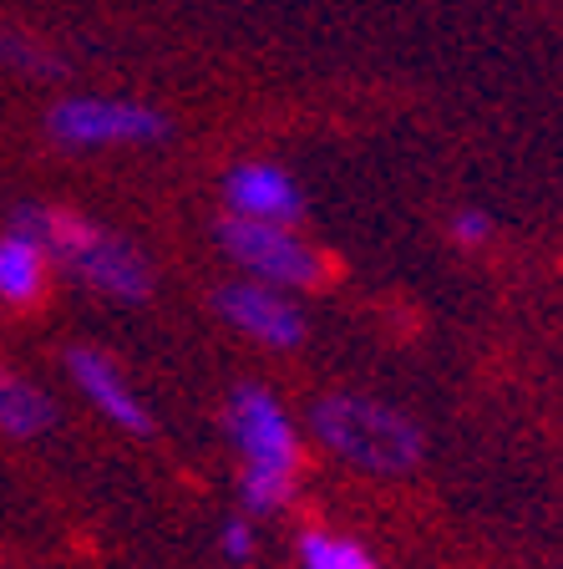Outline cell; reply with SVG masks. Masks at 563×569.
Returning <instances> with one entry per match:
<instances>
[{
    "instance_id": "6da1fadb",
    "label": "cell",
    "mask_w": 563,
    "mask_h": 569,
    "mask_svg": "<svg viewBox=\"0 0 563 569\" xmlns=\"http://www.w3.org/2000/svg\"><path fill=\"white\" fill-rule=\"evenodd\" d=\"M6 229L31 234L71 280H82L87 290H97V296L128 300V306L153 296V264L142 260V249H132L122 234L92 224L82 213L47 209V203H21Z\"/></svg>"
},
{
    "instance_id": "7a4b0ae2",
    "label": "cell",
    "mask_w": 563,
    "mask_h": 569,
    "mask_svg": "<svg viewBox=\"0 0 563 569\" xmlns=\"http://www.w3.org/2000/svg\"><path fill=\"white\" fill-rule=\"evenodd\" d=\"M310 432L320 448L335 452L341 462L361 468V473H411L422 462V427L411 422L401 407L361 397V391H330L315 397L310 407Z\"/></svg>"
},
{
    "instance_id": "3957f363",
    "label": "cell",
    "mask_w": 563,
    "mask_h": 569,
    "mask_svg": "<svg viewBox=\"0 0 563 569\" xmlns=\"http://www.w3.org/2000/svg\"><path fill=\"white\" fill-rule=\"evenodd\" d=\"M229 438H234L244 473H239V493L254 513H274L294 498V473H300V442L264 387H239L229 397Z\"/></svg>"
},
{
    "instance_id": "277c9868",
    "label": "cell",
    "mask_w": 563,
    "mask_h": 569,
    "mask_svg": "<svg viewBox=\"0 0 563 569\" xmlns=\"http://www.w3.org/2000/svg\"><path fill=\"white\" fill-rule=\"evenodd\" d=\"M219 244H223V254L244 270V280L274 284V290H310V284L325 280V260L294 234V224H270V219L223 213Z\"/></svg>"
},
{
    "instance_id": "5b68a950",
    "label": "cell",
    "mask_w": 563,
    "mask_h": 569,
    "mask_svg": "<svg viewBox=\"0 0 563 569\" xmlns=\"http://www.w3.org/2000/svg\"><path fill=\"white\" fill-rule=\"evenodd\" d=\"M47 132L61 148H142L163 142L173 122L132 97H61L47 112Z\"/></svg>"
},
{
    "instance_id": "8992f818",
    "label": "cell",
    "mask_w": 563,
    "mask_h": 569,
    "mask_svg": "<svg viewBox=\"0 0 563 569\" xmlns=\"http://www.w3.org/2000/svg\"><path fill=\"white\" fill-rule=\"evenodd\" d=\"M219 316L244 331L249 341L259 346H274V351H290V346L305 341V316L294 306L284 290L274 284H259V280H229L219 290Z\"/></svg>"
},
{
    "instance_id": "52a82bcc",
    "label": "cell",
    "mask_w": 563,
    "mask_h": 569,
    "mask_svg": "<svg viewBox=\"0 0 563 569\" xmlns=\"http://www.w3.org/2000/svg\"><path fill=\"white\" fill-rule=\"evenodd\" d=\"M223 203L239 219H270V224H294L300 209H305V193L284 173L280 163H264V158H249L234 163L223 178Z\"/></svg>"
},
{
    "instance_id": "ba28073f",
    "label": "cell",
    "mask_w": 563,
    "mask_h": 569,
    "mask_svg": "<svg viewBox=\"0 0 563 569\" xmlns=\"http://www.w3.org/2000/svg\"><path fill=\"white\" fill-rule=\"evenodd\" d=\"M67 371H71V381L82 387V397L107 417V422H118L122 432H138V438H142V432H153L148 402H142L138 391L128 387V377H122V371L112 367L102 351H92V346H71V351H67Z\"/></svg>"
},
{
    "instance_id": "9c48e42d",
    "label": "cell",
    "mask_w": 563,
    "mask_h": 569,
    "mask_svg": "<svg viewBox=\"0 0 563 569\" xmlns=\"http://www.w3.org/2000/svg\"><path fill=\"white\" fill-rule=\"evenodd\" d=\"M47 264L51 254L21 229L0 234V300L6 306H36L47 296Z\"/></svg>"
},
{
    "instance_id": "30bf717a",
    "label": "cell",
    "mask_w": 563,
    "mask_h": 569,
    "mask_svg": "<svg viewBox=\"0 0 563 569\" xmlns=\"http://www.w3.org/2000/svg\"><path fill=\"white\" fill-rule=\"evenodd\" d=\"M57 422V407L41 387L21 377V371L0 367V432L6 438H41Z\"/></svg>"
},
{
    "instance_id": "8fae6325",
    "label": "cell",
    "mask_w": 563,
    "mask_h": 569,
    "mask_svg": "<svg viewBox=\"0 0 563 569\" xmlns=\"http://www.w3.org/2000/svg\"><path fill=\"white\" fill-rule=\"evenodd\" d=\"M300 569H381V565H375L355 539H345V533L310 529L305 539H300Z\"/></svg>"
},
{
    "instance_id": "7c38bea8",
    "label": "cell",
    "mask_w": 563,
    "mask_h": 569,
    "mask_svg": "<svg viewBox=\"0 0 563 569\" xmlns=\"http://www.w3.org/2000/svg\"><path fill=\"white\" fill-rule=\"evenodd\" d=\"M0 67L21 71V77H57L61 61L51 57V47H41L36 36L11 31V26H0Z\"/></svg>"
},
{
    "instance_id": "4fadbf2b",
    "label": "cell",
    "mask_w": 563,
    "mask_h": 569,
    "mask_svg": "<svg viewBox=\"0 0 563 569\" xmlns=\"http://www.w3.org/2000/svg\"><path fill=\"white\" fill-rule=\"evenodd\" d=\"M452 239H458L462 249L487 244V239H493V219H487L482 209H458L452 213Z\"/></svg>"
},
{
    "instance_id": "5bb4252c",
    "label": "cell",
    "mask_w": 563,
    "mask_h": 569,
    "mask_svg": "<svg viewBox=\"0 0 563 569\" xmlns=\"http://www.w3.org/2000/svg\"><path fill=\"white\" fill-rule=\"evenodd\" d=\"M223 555L239 559V565L254 555V529H249L244 519H229V523H223Z\"/></svg>"
}]
</instances>
